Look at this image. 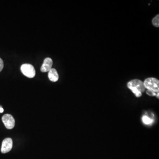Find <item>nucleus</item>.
I'll list each match as a JSON object with an SVG mask.
<instances>
[{"mask_svg":"<svg viewBox=\"0 0 159 159\" xmlns=\"http://www.w3.org/2000/svg\"><path fill=\"white\" fill-rule=\"evenodd\" d=\"M2 120L6 128L8 129H12L14 128L15 121L13 116L9 114H6L3 116Z\"/></svg>","mask_w":159,"mask_h":159,"instance_id":"obj_4","label":"nucleus"},{"mask_svg":"<svg viewBox=\"0 0 159 159\" xmlns=\"http://www.w3.org/2000/svg\"><path fill=\"white\" fill-rule=\"evenodd\" d=\"M152 25H153L155 27H157L158 28L159 26V15L156 16L152 20Z\"/></svg>","mask_w":159,"mask_h":159,"instance_id":"obj_9","label":"nucleus"},{"mask_svg":"<svg viewBox=\"0 0 159 159\" xmlns=\"http://www.w3.org/2000/svg\"><path fill=\"white\" fill-rule=\"evenodd\" d=\"M142 120L143 123L146 125H150L152 123H153L154 121L153 119H151L147 116H143Z\"/></svg>","mask_w":159,"mask_h":159,"instance_id":"obj_8","label":"nucleus"},{"mask_svg":"<svg viewBox=\"0 0 159 159\" xmlns=\"http://www.w3.org/2000/svg\"><path fill=\"white\" fill-rule=\"evenodd\" d=\"M48 77L50 80L52 82H56L59 78L58 73L55 69H51L49 71Z\"/></svg>","mask_w":159,"mask_h":159,"instance_id":"obj_7","label":"nucleus"},{"mask_svg":"<svg viewBox=\"0 0 159 159\" xmlns=\"http://www.w3.org/2000/svg\"><path fill=\"white\" fill-rule=\"evenodd\" d=\"M3 111H4V109L2 107L0 108V113H3Z\"/></svg>","mask_w":159,"mask_h":159,"instance_id":"obj_12","label":"nucleus"},{"mask_svg":"<svg viewBox=\"0 0 159 159\" xmlns=\"http://www.w3.org/2000/svg\"><path fill=\"white\" fill-rule=\"evenodd\" d=\"M53 65V61L51 58L47 57L44 61L41 67V72H49L51 70Z\"/></svg>","mask_w":159,"mask_h":159,"instance_id":"obj_6","label":"nucleus"},{"mask_svg":"<svg viewBox=\"0 0 159 159\" xmlns=\"http://www.w3.org/2000/svg\"><path fill=\"white\" fill-rule=\"evenodd\" d=\"M127 87L137 97L142 96V93L145 92V88L144 83L138 79L133 80L128 82Z\"/></svg>","mask_w":159,"mask_h":159,"instance_id":"obj_1","label":"nucleus"},{"mask_svg":"<svg viewBox=\"0 0 159 159\" xmlns=\"http://www.w3.org/2000/svg\"><path fill=\"white\" fill-rule=\"evenodd\" d=\"M12 147V140L10 138H6L4 139L2 144L1 152L2 153L9 152Z\"/></svg>","mask_w":159,"mask_h":159,"instance_id":"obj_5","label":"nucleus"},{"mask_svg":"<svg viewBox=\"0 0 159 159\" xmlns=\"http://www.w3.org/2000/svg\"><path fill=\"white\" fill-rule=\"evenodd\" d=\"M146 93L148 94V96H151V97H155V96H156L158 98H159V93H155V92H153V91L147 90V91H146Z\"/></svg>","mask_w":159,"mask_h":159,"instance_id":"obj_10","label":"nucleus"},{"mask_svg":"<svg viewBox=\"0 0 159 159\" xmlns=\"http://www.w3.org/2000/svg\"><path fill=\"white\" fill-rule=\"evenodd\" d=\"M145 89L148 90L153 91L155 93L159 92V81L158 80L154 77L147 78L144 82Z\"/></svg>","mask_w":159,"mask_h":159,"instance_id":"obj_2","label":"nucleus"},{"mask_svg":"<svg viewBox=\"0 0 159 159\" xmlns=\"http://www.w3.org/2000/svg\"><path fill=\"white\" fill-rule=\"evenodd\" d=\"M3 67H4V62H3L2 59L0 58V72H1L3 70Z\"/></svg>","mask_w":159,"mask_h":159,"instance_id":"obj_11","label":"nucleus"},{"mask_svg":"<svg viewBox=\"0 0 159 159\" xmlns=\"http://www.w3.org/2000/svg\"><path fill=\"white\" fill-rule=\"evenodd\" d=\"M21 70L24 75L29 78H33L35 75L34 67L29 64H25L21 66Z\"/></svg>","mask_w":159,"mask_h":159,"instance_id":"obj_3","label":"nucleus"}]
</instances>
